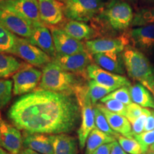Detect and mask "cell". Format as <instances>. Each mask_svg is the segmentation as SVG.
<instances>
[{
  "instance_id": "17",
  "label": "cell",
  "mask_w": 154,
  "mask_h": 154,
  "mask_svg": "<svg viewBox=\"0 0 154 154\" xmlns=\"http://www.w3.org/2000/svg\"><path fill=\"white\" fill-rule=\"evenodd\" d=\"M127 35L134 47L141 52L150 53L154 50V24L132 29Z\"/></svg>"
},
{
  "instance_id": "26",
  "label": "cell",
  "mask_w": 154,
  "mask_h": 154,
  "mask_svg": "<svg viewBox=\"0 0 154 154\" xmlns=\"http://www.w3.org/2000/svg\"><path fill=\"white\" fill-rule=\"evenodd\" d=\"M24 63L7 53H0V79L9 78L18 72Z\"/></svg>"
},
{
  "instance_id": "10",
  "label": "cell",
  "mask_w": 154,
  "mask_h": 154,
  "mask_svg": "<svg viewBox=\"0 0 154 154\" xmlns=\"http://www.w3.org/2000/svg\"><path fill=\"white\" fill-rule=\"evenodd\" d=\"M86 75L91 80L112 91L123 86H131L129 80L125 76L108 72L94 63L87 67Z\"/></svg>"
},
{
  "instance_id": "42",
  "label": "cell",
  "mask_w": 154,
  "mask_h": 154,
  "mask_svg": "<svg viewBox=\"0 0 154 154\" xmlns=\"http://www.w3.org/2000/svg\"><path fill=\"white\" fill-rule=\"evenodd\" d=\"M0 154H10V153L0 146Z\"/></svg>"
},
{
  "instance_id": "20",
  "label": "cell",
  "mask_w": 154,
  "mask_h": 154,
  "mask_svg": "<svg viewBox=\"0 0 154 154\" xmlns=\"http://www.w3.org/2000/svg\"><path fill=\"white\" fill-rule=\"evenodd\" d=\"M95 106L103 113L109 126L116 133L126 138H134L131 124L126 117L111 112L101 103H96Z\"/></svg>"
},
{
  "instance_id": "45",
  "label": "cell",
  "mask_w": 154,
  "mask_h": 154,
  "mask_svg": "<svg viewBox=\"0 0 154 154\" xmlns=\"http://www.w3.org/2000/svg\"><path fill=\"white\" fill-rule=\"evenodd\" d=\"M58 1H59V2H63V3H65V2H66V0H58Z\"/></svg>"
},
{
  "instance_id": "29",
  "label": "cell",
  "mask_w": 154,
  "mask_h": 154,
  "mask_svg": "<svg viewBox=\"0 0 154 154\" xmlns=\"http://www.w3.org/2000/svg\"><path fill=\"white\" fill-rule=\"evenodd\" d=\"M87 86L90 99H91L94 106L96 104L98 101L99 100L101 101L103 98L112 92L110 89H108V88L101 86L94 80H90L88 82Z\"/></svg>"
},
{
  "instance_id": "30",
  "label": "cell",
  "mask_w": 154,
  "mask_h": 154,
  "mask_svg": "<svg viewBox=\"0 0 154 154\" xmlns=\"http://www.w3.org/2000/svg\"><path fill=\"white\" fill-rule=\"evenodd\" d=\"M94 116H95V126L98 129H99L101 131L106 133V134L112 136L116 138L119 137V135L117 133H116L111 126H109V123L106 119L105 116L101 111L98 109L96 106H94Z\"/></svg>"
},
{
  "instance_id": "38",
  "label": "cell",
  "mask_w": 154,
  "mask_h": 154,
  "mask_svg": "<svg viewBox=\"0 0 154 154\" xmlns=\"http://www.w3.org/2000/svg\"><path fill=\"white\" fill-rule=\"evenodd\" d=\"M154 130V111H151V113L146 119L144 131H150Z\"/></svg>"
},
{
  "instance_id": "18",
  "label": "cell",
  "mask_w": 154,
  "mask_h": 154,
  "mask_svg": "<svg viewBox=\"0 0 154 154\" xmlns=\"http://www.w3.org/2000/svg\"><path fill=\"white\" fill-rule=\"evenodd\" d=\"M28 40L50 57L54 58L57 55L52 34L43 23L34 25L32 35Z\"/></svg>"
},
{
  "instance_id": "3",
  "label": "cell",
  "mask_w": 154,
  "mask_h": 154,
  "mask_svg": "<svg viewBox=\"0 0 154 154\" xmlns=\"http://www.w3.org/2000/svg\"><path fill=\"white\" fill-rule=\"evenodd\" d=\"M125 69L128 76L138 81L153 93L154 68L146 56L136 48L127 46L122 53Z\"/></svg>"
},
{
  "instance_id": "34",
  "label": "cell",
  "mask_w": 154,
  "mask_h": 154,
  "mask_svg": "<svg viewBox=\"0 0 154 154\" xmlns=\"http://www.w3.org/2000/svg\"><path fill=\"white\" fill-rule=\"evenodd\" d=\"M134 139L139 143L144 154L149 151L151 146L154 143V130L150 131H143L141 134L134 136Z\"/></svg>"
},
{
  "instance_id": "46",
  "label": "cell",
  "mask_w": 154,
  "mask_h": 154,
  "mask_svg": "<svg viewBox=\"0 0 154 154\" xmlns=\"http://www.w3.org/2000/svg\"><path fill=\"white\" fill-rule=\"evenodd\" d=\"M128 1H129V2H135V1H136V0H128Z\"/></svg>"
},
{
  "instance_id": "48",
  "label": "cell",
  "mask_w": 154,
  "mask_h": 154,
  "mask_svg": "<svg viewBox=\"0 0 154 154\" xmlns=\"http://www.w3.org/2000/svg\"><path fill=\"white\" fill-rule=\"evenodd\" d=\"M153 1H154V0H153Z\"/></svg>"
},
{
  "instance_id": "23",
  "label": "cell",
  "mask_w": 154,
  "mask_h": 154,
  "mask_svg": "<svg viewBox=\"0 0 154 154\" xmlns=\"http://www.w3.org/2000/svg\"><path fill=\"white\" fill-rule=\"evenodd\" d=\"M63 30L79 41L91 39L95 36L94 29L85 22L70 20L63 26Z\"/></svg>"
},
{
  "instance_id": "7",
  "label": "cell",
  "mask_w": 154,
  "mask_h": 154,
  "mask_svg": "<svg viewBox=\"0 0 154 154\" xmlns=\"http://www.w3.org/2000/svg\"><path fill=\"white\" fill-rule=\"evenodd\" d=\"M42 72L32 65H24L12 76L13 94L14 95H23L33 92L41 82Z\"/></svg>"
},
{
  "instance_id": "1",
  "label": "cell",
  "mask_w": 154,
  "mask_h": 154,
  "mask_svg": "<svg viewBox=\"0 0 154 154\" xmlns=\"http://www.w3.org/2000/svg\"><path fill=\"white\" fill-rule=\"evenodd\" d=\"M19 130L31 134H69L78 127L81 109L74 93L36 90L22 96L9 109Z\"/></svg>"
},
{
  "instance_id": "9",
  "label": "cell",
  "mask_w": 154,
  "mask_h": 154,
  "mask_svg": "<svg viewBox=\"0 0 154 154\" xmlns=\"http://www.w3.org/2000/svg\"><path fill=\"white\" fill-rule=\"evenodd\" d=\"M0 9L19 15L33 25L42 23L38 0H0Z\"/></svg>"
},
{
  "instance_id": "25",
  "label": "cell",
  "mask_w": 154,
  "mask_h": 154,
  "mask_svg": "<svg viewBox=\"0 0 154 154\" xmlns=\"http://www.w3.org/2000/svg\"><path fill=\"white\" fill-rule=\"evenodd\" d=\"M116 140V138L113 136L94 128L86 139L85 154H92L100 146L113 143Z\"/></svg>"
},
{
  "instance_id": "35",
  "label": "cell",
  "mask_w": 154,
  "mask_h": 154,
  "mask_svg": "<svg viewBox=\"0 0 154 154\" xmlns=\"http://www.w3.org/2000/svg\"><path fill=\"white\" fill-rule=\"evenodd\" d=\"M151 110L149 109L143 108V113H141V115L133 124H131L132 133L134 136L141 134L144 131V127H145L146 119L151 113Z\"/></svg>"
},
{
  "instance_id": "43",
  "label": "cell",
  "mask_w": 154,
  "mask_h": 154,
  "mask_svg": "<svg viewBox=\"0 0 154 154\" xmlns=\"http://www.w3.org/2000/svg\"><path fill=\"white\" fill-rule=\"evenodd\" d=\"M150 150H151V151H153V152H154V143L153 144V145H152V146H151V148H150Z\"/></svg>"
},
{
  "instance_id": "11",
  "label": "cell",
  "mask_w": 154,
  "mask_h": 154,
  "mask_svg": "<svg viewBox=\"0 0 154 154\" xmlns=\"http://www.w3.org/2000/svg\"><path fill=\"white\" fill-rule=\"evenodd\" d=\"M129 39L128 35H122L117 38H101L88 40L86 42V49L90 54L106 53H122Z\"/></svg>"
},
{
  "instance_id": "16",
  "label": "cell",
  "mask_w": 154,
  "mask_h": 154,
  "mask_svg": "<svg viewBox=\"0 0 154 154\" xmlns=\"http://www.w3.org/2000/svg\"><path fill=\"white\" fill-rule=\"evenodd\" d=\"M39 16L42 22L57 25L64 18V4L58 0H38Z\"/></svg>"
},
{
  "instance_id": "21",
  "label": "cell",
  "mask_w": 154,
  "mask_h": 154,
  "mask_svg": "<svg viewBox=\"0 0 154 154\" xmlns=\"http://www.w3.org/2000/svg\"><path fill=\"white\" fill-rule=\"evenodd\" d=\"M96 65L108 72L122 75L125 73V66L121 53L96 54L92 55Z\"/></svg>"
},
{
  "instance_id": "8",
  "label": "cell",
  "mask_w": 154,
  "mask_h": 154,
  "mask_svg": "<svg viewBox=\"0 0 154 154\" xmlns=\"http://www.w3.org/2000/svg\"><path fill=\"white\" fill-rule=\"evenodd\" d=\"M34 66H46L51 62V57L39 48L32 44L28 39L17 37L16 44L11 52Z\"/></svg>"
},
{
  "instance_id": "27",
  "label": "cell",
  "mask_w": 154,
  "mask_h": 154,
  "mask_svg": "<svg viewBox=\"0 0 154 154\" xmlns=\"http://www.w3.org/2000/svg\"><path fill=\"white\" fill-rule=\"evenodd\" d=\"M17 37L0 24V53L11 54Z\"/></svg>"
},
{
  "instance_id": "13",
  "label": "cell",
  "mask_w": 154,
  "mask_h": 154,
  "mask_svg": "<svg viewBox=\"0 0 154 154\" xmlns=\"http://www.w3.org/2000/svg\"><path fill=\"white\" fill-rule=\"evenodd\" d=\"M0 146L10 154H18L23 149V136L13 124L4 120L0 114Z\"/></svg>"
},
{
  "instance_id": "39",
  "label": "cell",
  "mask_w": 154,
  "mask_h": 154,
  "mask_svg": "<svg viewBox=\"0 0 154 154\" xmlns=\"http://www.w3.org/2000/svg\"><path fill=\"white\" fill-rule=\"evenodd\" d=\"M112 143H107L100 146L92 154H111V150Z\"/></svg>"
},
{
  "instance_id": "5",
  "label": "cell",
  "mask_w": 154,
  "mask_h": 154,
  "mask_svg": "<svg viewBox=\"0 0 154 154\" xmlns=\"http://www.w3.org/2000/svg\"><path fill=\"white\" fill-rule=\"evenodd\" d=\"M81 109V124L78 129L79 145L81 149L86 146V139L91 131L96 128L94 105L90 99L88 86L81 85L74 91Z\"/></svg>"
},
{
  "instance_id": "19",
  "label": "cell",
  "mask_w": 154,
  "mask_h": 154,
  "mask_svg": "<svg viewBox=\"0 0 154 154\" xmlns=\"http://www.w3.org/2000/svg\"><path fill=\"white\" fill-rule=\"evenodd\" d=\"M23 145L26 149L39 153L54 154L51 135L24 132Z\"/></svg>"
},
{
  "instance_id": "4",
  "label": "cell",
  "mask_w": 154,
  "mask_h": 154,
  "mask_svg": "<svg viewBox=\"0 0 154 154\" xmlns=\"http://www.w3.org/2000/svg\"><path fill=\"white\" fill-rule=\"evenodd\" d=\"M131 7L121 0H111L104 5L99 17L115 31H124L131 24L134 19Z\"/></svg>"
},
{
  "instance_id": "15",
  "label": "cell",
  "mask_w": 154,
  "mask_h": 154,
  "mask_svg": "<svg viewBox=\"0 0 154 154\" xmlns=\"http://www.w3.org/2000/svg\"><path fill=\"white\" fill-rule=\"evenodd\" d=\"M0 24L7 30L24 38H29L34 25L14 13L0 9Z\"/></svg>"
},
{
  "instance_id": "24",
  "label": "cell",
  "mask_w": 154,
  "mask_h": 154,
  "mask_svg": "<svg viewBox=\"0 0 154 154\" xmlns=\"http://www.w3.org/2000/svg\"><path fill=\"white\" fill-rule=\"evenodd\" d=\"M131 97L133 103L143 108L154 109V97L151 91L140 83L129 86Z\"/></svg>"
},
{
  "instance_id": "33",
  "label": "cell",
  "mask_w": 154,
  "mask_h": 154,
  "mask_svg": "<svg viewBox=\"0 0 154 154\" xmlns=\"http://www.w3.org/2000/svg\"><path fill=\"white\" fill-rule=\"evenodd\" d=\"M12 82L8 79H0V110L9 103L11 99Z\"/></svg>"
},
{
  "instance_id": "41",
  "label": "cell",
  "mask_w": 154,
  "mask_h": 154,
  "mask_svg": "<svg viewBox=\"0 0 154 154\" xmlns=\"http://www.w3.org/2000/svg\"><path fill=\"white\" fill-rule=\"evenodd\" d=\"M18 154H42V153H38V152H36L34 151H32V150L31 149H22V151H21Z\"/></svg>"
},
{
  "instance_id": "31",
  "label": "cell",
  "mask_w": 154,
  "mask_h": 154,
  "mask_svg": "<svg viewBox=\"0 0 154 154\" xmlns=\"http://www.w3.org/2000/svg\"><path fill=\"white\" fill-rule=\"evenodd\" d=\"M111 99L116 100V101H120L127 106L131 104L133 102L131 97L129 86H123V87L119 88L118 89L111 92L106 96L103 98L101 100V102L102 103V102Z\"/></svg>"
},
{
  "instance_id": "37",
  "label": "cell",
  "mask_w": 154,
  "mask_h": 154,
  "mask_svg": "<svg viewBox=\"0 0 154 154\" xmlns=\"http://www.w3.org/2000/svg\"><path fill=\"white\" fill-rule=\"evenodd\" d=\"M143 108L140 106L139 105L135 103H131V104L127 106V113L126 119L129 121L131 124H133L135 121L143 113Z\"/></svg>"
},
{
  "instance_id": "12",
  "label": "cell",
  "mask_w": 154,
  "mask_h": 154,
  "mask_svg": "<svg viewBox=\"0 0 154 154\" xmlns=\"http://www.w3.org/2000/svg\"><path fill=\"white\" fill-rule=\"evenodd\" d=\"M52 61L67 72L84 77L86 75L87 67L91 64V58L88 51L73 55L61 56L57 54Z\"/></svg>"
},
{
  "instance_id": "6",
  "label": "cell",
  "mask_w": 154,
  "mask_h": 154,
  "mask_svg": "<svg viewBox=\"0 0 154 154\" xmlns=\"http://www.w3.org/2000/svg\"><path fill=\"white\" fill-rule=\"evenodd\" d=\"M103 7V0H66L64 15L70 20L87 22L99 14Z\"/></svg>"
},
{
  "instance_id": "14",
  "label": "cell",
  "mask_w": 154,
  "mask_h": 154,
  "mask_svg": "<svg viewBox=\"0 0 154 154\" xmlns=\"http://www.w3.org/2000/svg\"><path fill=\"white\" fill-rule=\"evenodd\" d=\"M51 32L57 54L73 55L87 51L82 42L73 38L63 29L52 28Z\"/></svg>"
},
{
  "instance_id": "36",
  "label": "cell",
  "mask_w": 154,
  "mask_h": 154,
  "mask_svg": "<svg viewBox=\"0 0 154 154\" xmlns=\"http://www.w3.org/2000/svg\"><path fill=\"white\" fill-rule=\"evenodd\" d=\"M102 103H103L105 107L108 110L111 111V112L126 117L127 113V105L113 99L103 101L102 102Z\"/></svg>"
},
{
  "instance_id": "28",
  "label": "cell",
  "mask_w": 154,
  "mask_h": 154,
  "mask_svg": "<svg viewBox=\"0 0 154 154\" xmlns=\"http://www.w3.org/2000/svg\"><path fill=\"white\" fill-rule=\"evenodd\" d=\"M154 24V7L140 9L134 14L131 26H143Z\"/></svg>"
},
{
  "instance_id": "2",
  "label": "cell",
  "mask_w": 154,
  "mask_h": 154,
  "mask_svg": "<svg viewBox=\"0 0 154 154\" xmlns=\"http://www.w3.org/2000/svg\"><path fill=\"white\" fill-rule=\"evenodd\" d=\"M82 78L79 75L65 71L51 61L44 67L38 90L74 93L78 86L83 85Z\"/></svg>"
},
{
  "instance_id": "22",
  "label": "cell",
  "mask_w": 154,
  "mask_h": 154,
  "mask_svg": "<svg viewBox=\"0 0 154 154\" xmlns=\"http://www.w3.org/2000/svg\"><path fill=\"white\" fill-rule=\"evenodd\" d=\"M54 154H77L78 141L67 134L51 135Z\"/></svg>"
},
{
  "instance_id": "44",
  "label": "cell",
  "mask_w": 154,
  "mask_h": 154,
  "mask_svg": "<svg viewBox=\"0 0 154 154\" xmlns=\"http://www.w3.org/2000/svg\"><path fill=\"white\" fill-rule=\"evenodd\" d=\"M146 154H154V152L153 151H151V150H149V151Z\"/></svg>"
},
{
  "instance_id": "32",
  "label": "cell",
  "mask_w": 154,
  "mask_h": 154,
  "mask_svg": "<svg viewBox=\"0 0 154 154\" xmlns=\"http://www.w3.org/2000/svg\"><path fill=\"white\" fill-rule=\"evenodd\" d=\"M117 139L121 148L126 153L129 154H144L139 143L134 138H129L119 136Z\"/></svg>"
},
{
  "instance_id": "40",
  "label": "cell",
  "mask_w": 154,
  "mask_h": 154,
  "mask_svg": "<svg viewBox=\"0 0 154 154\" xmlns=\"http://www.w3.org/2000/svg\"><path fill=\"white\" fill-rule=\"evenodd\" d=\"M111 154H127L124 150H123L120 144L117 140L112 143V147L111 150Z\"/></svg>"
},
{
  "instance_id": "47",
  "label": "cell",
  "mask_w": 154,
  "mask_h": 154,
  "mask_svg": "<svg viewBox=\"0 0 154 154\" xmlns=\"http://www.w3.org/2000/svg\"><path fill=\"white\" fill-rule=\"evenodd\" d=\"M153 96H154V90H153Z\"/></svg>"
}]
</instances>
